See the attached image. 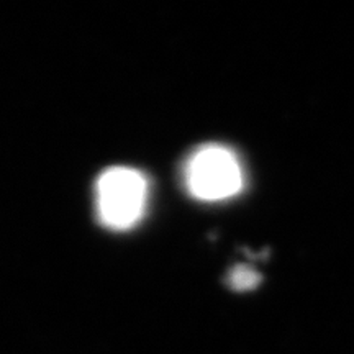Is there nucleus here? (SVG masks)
<instances>
[{
	"label": "nucleus",
	"instance_id": "1",
	"mask_svg": "<svg viewBox=\"0 0 354 354\" xmlns=\"http://www.w3.org/2000/svg\"><path fill=\"white\" fill-rule=\"evenodd\" d=\"M149 184L143 172L127 166L104 171L95 183L97 218L105 228L127 232L143 218Z\"/></svg>",
	"mask_w": 354,
	"mask_h": 354
},
{
	"label": "nucleus",
	"instance_id": "2",
	"mask_svg": "<svg viewBox=\"0 0 354 354\" xmlns=\"http://www.w3.org/2000/svg\"><path fill=\"white\" fill-rule=\"evenodd\" d=\"M185 187L205 202L225 201L243 187V171L233 151L218 145L202 146L190 156L184 171Z\"/></svg>",
	"mask_w": 354,
	"mask_h": 354
},
{
	"label": "nucleus",
	"instance_id": "3",
	"mask_svg": "<svg viewBox=\"0 0 354 354\" xmlns=\"http://www.w3.org/2000/svg\"><path fill=\"white\" fill-rule=\"evenodd\" d=\"M228 281L234 290H250L259 284L261 277L254 269L248 268V266H238L230 274Z\"/></svg>",
	"mask_w": 354,
	"mask_h": 354
}]
</instances>
